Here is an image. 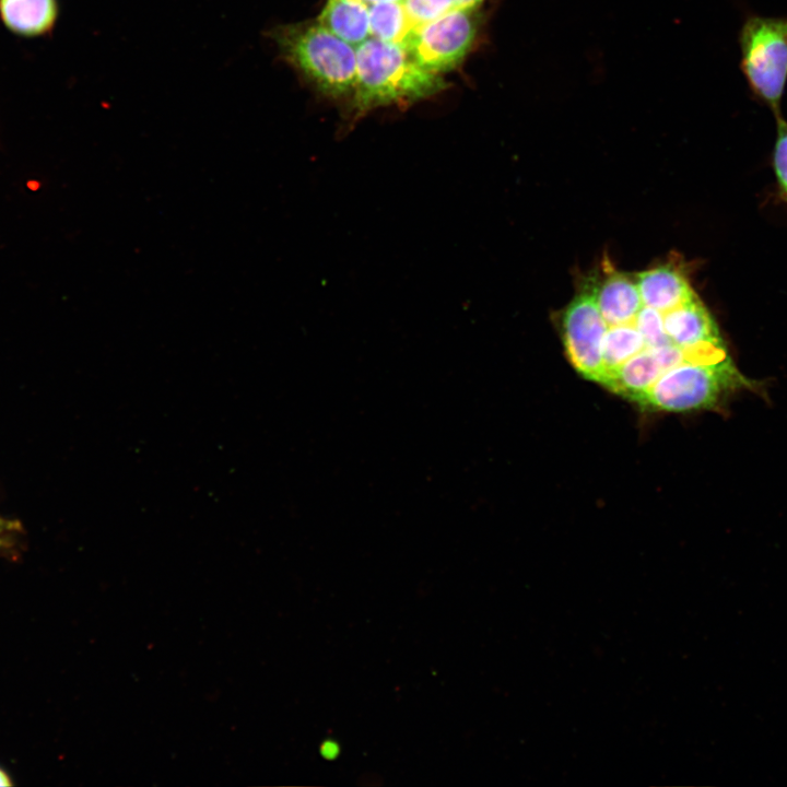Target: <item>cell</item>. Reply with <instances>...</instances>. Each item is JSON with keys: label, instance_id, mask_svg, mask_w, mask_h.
<instances>
[{"label": "cell", "instance_id": "8", "mask_svg": "<svg viewBox=\"0 0 787 787\" xmlns=\"http://www.w3.org/2000/svg\"><path fill=\"white\" fill-rule=\"evenodd\" d=\"M58 0H0V24L12 35L34 39L52 33Z\"/></svg>", "mask_w": 787, "mask_h": 787}, {"label": "cell", "instance_id": "15", "mask_svg": "<svg viewBox=\"0 0 787 787\" xmlns=\"http://www.w3.org/2000/svg\"><path fill=\"white\" fill-rule=\"evenodd\" d=\"M633 322L642 333L647 349L673 344L666 333L662 312L643 305L633 318Z\"/></svg>", "mask_w": 787, "mask_h": 787}, {"label": "cell", "instance_id": "18", "mask_svg": "<svg viewBox=\"0 0 787 787\" xmlns=\"http://www.w3.org/2000/svg\"><path fill=\"white\" fill-rule=\"evenodd\" d=\"M15 527V524L0 517V547H2L5 542L4 536L10 533V531Z\"/></svg>", "mask_w": 787, "mask_h": 787}, {"label": "cell", "instance_id": "4", "mask_svg": "<svg viewBox=\"0 0 787 787\" xmlns=\"http://www.w3.org/2000/svg\"><path fill=\"white\" fill-rule=\"evenodd\" d=\"M740 70L754 99L780 114L787 84V15L750 13L739 31Z\"/></svg>", "mask_w": 787, "mask_h": 787}, {"label": "cell", "instance_id": "5", "mask_svg": "<svg viewBox=\"0 0 787 787\" xmlns=\"http://www.w3.org/2000/svg\"><path fill=\"white\" fill-rule=\"evenodd\" d=\"M480 25L479 8L453 9L414 27L403 46L422 68L441 74L461 63L478 37Z\"/></svg>", "mask_w": 787, "mask_h": 787}, {"label": "cell", "instance_id": "22", "mask_svg": "<svg viewBox=\"0 0 787 787\" xmlns=\"http://www.w3.org/2000/svg\"><path fill=\"white\" fill-rule=\"evenodd\" d=\"M362 1H364L365 3H368V4L377 3V2H387V1H400V2H402V0H362Z\"/></svg>", "mask_w": 787, "mask_h": 787}, {"label": "cell", "instance_id": "16", "mask_svg": "<svg viewBox=\"0 0 787 787\" xmlns=\"http://www.w3.org/2000/svg\"><path fill=\"white\" fill-rule=\"evenodd\" d=\"M776 139L772 164L780 197L787 202V121L782 113L775 115Z\"/></svg>", "mask_w": 787, "mask_h": 787}, {"label": "cell", "instance_id": "17", "mask_svg": "<svg viewBox=\"0 0 787 787\" xmlns=\"http://www.w3.org/2000/svg\"><path fill=\"white\" fill-rule=\"evenodd\" d=\"M414 27L432 22L455 9V0H402Z\"/></svg>", "mask_w": 787, "mask_h": 787}, {"label": "cell", "instance_id": "20", "mask_svg": "<svg viewBox=\"0 0 787 787\" xmlns=\"http://www.w3.org/2000/svg\"><path fill=\"white\" fill-rule=\"evenodd\" d=\"M12 783L8 774L0 768V786H11Z\"/></svg>", "mask_w": 787, "mask_h": 787}, {"label": "cell", "instance_id": "6", "mask_svg": "<svg viewBox=\"0 0 787 787\" xmlns=\"http://www.w3.org/2000/svg\"><path fill=\"white\" fill-rule=\"evenodd\" d=\"M597 279H587L562 313L563 343L569 362L585 378L601 384L602 344L607 324L599 310Z\"/></svg>", "mask_w": 787, "mask_h": 787}, {"label": "cell", "instance_id": "21", "mask_svg": "<svg viewBox=\"0 0 787 787\" xmlns=\"http://www.w3.org/2000/svg\"><path fill=\"white\" fill-rule=\"evenodd\" d=\"M333 744H328L322 749V753L326 755L327 753L330 754V756H333L337 750L333 748Z\"/></svg>", "mask_w": 787, "mask_h": 787}, {"label": "cell", "instance_id": "11", "mask_svg": "<svg viewBox=\"0 0 787 787\" xmlns=\"http://www.w3.org/2000/svg\"><path fill=\"white\" fill-rule=\"evenodd\" d=\"M316 21L354 48L371 35L368 5L362 0H327Z\"/></svg>", "mask_w": 787, "mask_h": 787}, {"label": "cell", "instance_id": "19", "mask_svg": "<svg viewBox=\"0 0 787 787\" xmlns=\"http://www.w3.org/2000/svg\"><path fill=\"white\" fill-rule=\"evenodd\" d=\"M484 0H455V9L480 8Z\"/></svg>", "mask_w": 787, "mask_h": 787}, {"label": "cell", "instance_id": "9", "mask_svg": "<svg viewBox=\"0 0 787 787\" xmlns=\"http://www.w3.org/2000/svg\"><path fill=\"white\" fill-rule=\"evenodd\" d=\"M635 281L643 305L660 312L671 309L695 295L684 273L671 263L643 271Z\"/></svg>", "mask_w": 787, "mask_h": 787}, {"label": "cell", "instance_id": "2", "mask_svg": "<svg viewBox=\"0 0 787 787\" xmlns=\"http://www.w3.org/2000/svg\"><path fill=\"white\" fill-rule=\"evenodd\" d=\"M269 36L281 57L322 94L340 98L353 95L356 51L315 22L280 25Z\"/></svg>", "mask_w": 787, "mask_h": 787}, {"label": "cell", "instance_id": "3", "mask_svg": "<svg viewBox=\"0 0 787 787\" xmlns=\"http://www.w3.org/2000/svg\"><path fill=\"white\" fill-rule=\"evenodd\" d=\"M727 356L715 362L683 363L666 371L635 402L661 411H693L717 407L728 393L752 389Z\"/></svg>", "mask_w": 787, "mask_h": 787}, {"label": "cell", "instance_id": "1", "mask_svg": "<svg viewBox=\"0 0 787 787\" xmlns=\"http://www.w3.org/2000/svg\"><path fill=\"white\" fill-rule=\"evenodd\" d=\"M355 51L353 107L356 116L383 106L411 104L447 87L441 74L422 68L401 44L372 37Z\"/></svg>", "mask_w": 787, "mask_h": 787}, {"label": "cell", "instance_id": "10", "mask_svg": "<svg viewBox=\"0 0 787 787\" xmlns=\"http://www.w3.org/2000/svg\"><path fill=\"white\" fill-rule=\"evenodd\" d=\"M596 297L607 326L631 321L643 306L635 279L615 270L597 280Z\"/></svg>", "mask_w": 787, "mask_h": 787}, {"label": "cell", "instance_id": "7", "mask_svg": "<svg viewBox=\"0 0 787 787\" xmlns=\"http://www.w3.org/2000/svg\"><path fill=\"white\" fill-rule=\"evenodd\" d=\"M662 314L673 344L685 350L725 348L715 320L696 294Z\"/></svg>", "mask_w": 787, "mask_h": 787}, {"label": "cell", "instance_id": "13", "mask_svg": "<svg viewBox=\"0 0 787 787\" xmlns=\"http://www.w3.org/2000/svg\"><path fill=\"white\" fill-rule=\"evenodd\" d=\"M647 349L642 333L633 319L626 324L608 326L602 344L603 378L606 379L624 362Z\"/></svg>", "mask_w": 787, "mask_h": 787}, {"label": "cell", "instance_id": "12", "mask_svg": "<svg viewBox=\"0 0 787 787\" xmlns=\"http://www.w3.org/2000/svg\"><path fill=\"white\" fill-rule=\"evenodd\" d=\"M663 373L654 351L645 349L615 369L603 386L635 402Z\"/></svg>", "mask_w": 787, "mask_h": 787}, {"label": "cell", "instance_id": "14", "mask_svg": "<svg viewBox=\"0 0 787 787\" xmlns=\"http://www.w3.org/2000/svg\"><path fill=\"white\" fill-rule=\"evenodd\" d=\"M369 34L373 38L403 45L414 28L400 1L368 5Z\"/></svg>", "mask_w": 787, "mask_h": 787}]
</instances>
